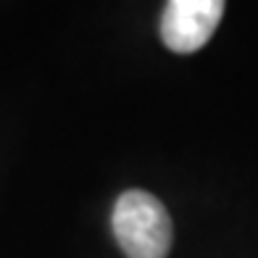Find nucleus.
I'll list each match as a JSON object with an SVG mask.
<instances>
[{"label": "nucleus", "instance_id": "nucleus-2", "mask_svg": "<svg viewBox=\"0 0 258 258\" xmlns=\"http://www.w3.org/2000/svg\"><path fill=\"white\" fill-rule=\"evenodd\" d=\"M221 16V0H171L161 16V40L174 53H195L211 40Z\"/></svg>", "mask_w": 258, "mask_h": 258}, {"label": "nucleus", "instance_id": "nucleus-1", "mask_svg": "<svg viewBox=\"0 0 258 258\" xmlns=\"http://www.w3.org/2000/svg\"><path fill=\"white\" fill-rule=\"evenodd\" d=\"M113 237L126 258H166L171 248V219L158 198L143 190L124 192L111 216Z\"/></svg>", "mask_w": 258, "mask_h": 258}]
</instances>
